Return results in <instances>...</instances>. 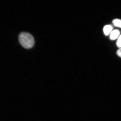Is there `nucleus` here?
<instances>
[{"instance_id": "f257e3e1", "label": "nucleus", "mask_w": 121, "mask_h": 121, "mask_svg": "<svg viewBox=\"0 0 121 121\" xmlns=\"http://www.w3.org/2000/svg\"><path fill=\"white\" fill-rule=\"evenodd\" d=\"M18 39L21 45L26 49L31 48L35 44L34 37L28 32H21L19 35Z\"/></svg>"}, {"instance_id": "f03ea898", "label": "nucleus", "mask_w": 121, "mask_h": 121, "mask_svg": "<svg viewBox=\"0 0 121 121\" xmlns=\"http://www.w3.org/2000/svg\"><path fill=\"white\" fill-rule=\"evenodd\" d=\"M120 32L118 30H113L111 33L110 39L112 40H114L119 37Z\"/></svg>"}, {"instance_id": "7ed1b4c3", "label": "nucleus", "mask_w": 121, "mask_h": 121, "mask_svg": "<svg viewBox=\"0 0 121 121\" xmlns=\"http://www.w3.org/2000/svg\"><path fill=\"white\" fill-rule=\"evenodd\" d=\"M112 27L110 25H107L104 26L103 28V31L104 34L106 35H108L110 34L112 30Z\"/></svg>"}, {"instance_id": "20e7f679", "label": "nucleus", "mask_w": 121, "mask_h": 121, "mask_svg": "<svg viewBox=\"0 0 121 121\" xmlns=\"http://www.w3.org/2000/svg\"><path fill=\"white\" fill-rule=\"evenodd\" d=\"M113 23L115 26L121 28V20L115 19L113 20Z\"/></svg>"}, {"instance_id": "39448f33", "label": "nucleus", "mask_w": 121, "mask_h": 121, "mask_svg": "<svg viewBox=\"0 0 121 121\" xmlns=\"http://www.w3.org/2000/svg\"><path fill=\"white\" fill-rule=\"evenodd\" d=\"M117 44L118 48H121V35L119 36L117 40Z\"/></svg>"}, {"instance_id": "423d86ee", "label": "nucleus", "mask_w": 121, "mask_h": 121, "mask_svg": "<svg viewBox=\"0 0 121 121\" xmlns=\"http://www.w3.org/2000/svg\"><path fill=\"white\" fill-rule=\"evenodd\" d=\"M117 54L118 56L121 58V48L117 50Z\"/></svg>"}]
</instances>
